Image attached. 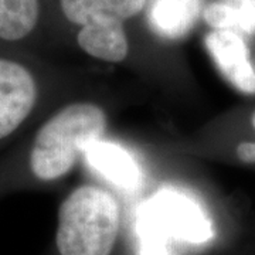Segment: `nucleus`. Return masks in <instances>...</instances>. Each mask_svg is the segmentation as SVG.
<instances>
[{"instance_id":"nucleus-1","label":"nucleus","mask_w":255,"mask_h":255,"mask_svg":"<svg viewBox=\"0 0 255 255\" xmlns=\"http://www.w3.org/2000/svg\"><path fill=\"white\" fill-rule=\"evenodd\" d=\"M108 119L91 102L65 105L46 119L31 139L26 153V169L33 180L51 183L74 167L77 157L102 137Z\"/></svg>"},{"instance_id":"nucleus-2","label":"nucleus","mask_w":255,"mask_h":255,"mask_svg":"<svg viewBox=\"0 0 255 255\" xmlns=\"http://www.w3.org/2000/svg\"><path fill=\"white\" fill-rule=\"evenodd\" d=\"M119 231L117 199L97 186H81L58 207L55 250L58 255H112Z\"/></svg>"},{"instance_id":"nucleus-3","label":"nucleus","mask_w":255,"mask_h":255,"mask_svg":"<svg viewBox=\"0 0 255 255\" xmlns=\"http://www.w3.org/2000/svg\"><path fill=\"white\" fill-rule=\"evenodd\" d=\"M139 255H167V238L204 243L213 237L207 214L197 201L173 189H163L139 210Z\"/></svg>"},{"instance_id":"nucleus-4","label":"nucleus","mask_w":255,"mask_h":255,"mask_svg":"<svg viewBox=\"0 0 255 255\" xmlns=\"http://www.w3.org/2000/svg\"><path fill=\"white\" fill-rule=\"evenodd\" d=\"M60 9L70 23L82 26L77 41L94 58L121 63L129 51L124 21L102 0H60Z\"/></svg>"},{"instance_id":"nucleus-5","label":"nucleus","mask_w":255,"mask_h":255,"mask_svg":"<svg viewBox=\"0 0 255 255\" xmlns=\"http://www.w3.org/2000/svg\"><path fill=\"white\" fill-rule=\"evenodd\" d=\"M40 95L36 71L26 61L0 53V142L24 127L36 112Z\"/></svg>"},{"instance_id":"nucleus-6","label":"nucleus","mask_w":255,"mask_h":255,"mask_svg":"<svg viewBox=\"0 0 255 255\" xmlns=\"http://www.w3.org/2000/svg\"><path fill=\"white\" fill-rule=\"evenodd\" d=\"M204 43L224 78L238 91L255 94V70L244 38L231 30H213Z\"/></svg>"},{"instance_id":"nucleus-7","label":"nucleus","mask_w":255,"mask_h":255,"mask_svg":"<svg viewBox=\"0 0 255 255\" xmlns=\"http://www.w3.org/2000/svg\"><path fill=\"white\" fill-rule=\"evenodd\" d=\"M92 169L119 189L135 190L142 180L140 169L130 153L118 143L98 139L84 150Z\"/></svg>"},{"instance_id":"nucleus-8","label":"nucleus","mask_w":255,"mask_h":255,"mask_svg":"<svg viewBox=\"0 0 255 255\" xmlns=\"http://www.w3.org/2000/svg\"><path fill=\"white\" fill-rule=\"evenodd\" d=\"M203 13V0H155L149 11V23L159 36H186Z\"/></svg>"},{"instance_id":"nucleus-9","label":"nucleus","mask_w":255,"mask_h":255,"mask_svg":"<svg viewBox=\"0 0 255 255\" xmlns=\"http://www.w3.org/2000/svg\"><path fill=\"white\" fill-rule=\"evenodd\" d=\"M41 0H0V43L18 44L36 33Z\"/></svg>"},{"instance_id":"nucleus-10","label":"nucleus","mask_w":255,"mask_h":255,"mask_svg":"<svg viewBox=\"0 0 255 255\" xmlns=\"http://www.w3.org/2000/svg\"><path fill=\"white\" fill-rule=\"evenodd\" d=\"M203 18L214 30L255 34V0H214L203 7Z\"/></svg>"},{"instance_id":"nucleus-11","label":"nucleus","mask_w":255,"mask_h":255,"mask_svg":"<svg viewBox=\"0 0 255 255\" xmlns=\"http://www.w3.org/2000/svg\"><path fill=\"white\" fill-rule=\"evenodd\" d=\"M105 6L122 21L136 16L145 7L146 0H102Z\"/></svg>"},{"instance_id":"nucleus-12","label":"nucleus","mask_w":255,"mask_h":255,"mask_svg":"<svg viewBox=\"0 0 255 255\" xmlns=\"http://www.w3.org/2000/svg\"><path fill=\"white\" fill-rule=\"evenodd\" d=\"M238 157L246 163H254L255 162V143L253 142H243L237 147Z\"/></svg>"},{"instance_id":"nucleus-13","label":"nucleus","mask_w":255,"mask_h":255,"mask_svg":"<svg viewBox=\"0 0 255 255\" xmlns=\"http://www.w3.org/2000/svg\"><path fill=\"white\" fill-rule=\"evenodd\" d=\"M251 125H253V128H254L255 130V111L253 112V115H251Z\"/></svg>"}]
</instances>
